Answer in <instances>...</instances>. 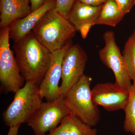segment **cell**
<instances>
[{
    "mask_svg": "<svg viewBox=\"0 0 135 135\" xmlns=\"http://www.w3.org/2000/svg\"><path fill=\"white\" fill-rule=\"evenodd\" d=\"M13 49L26 81L40 85L50 65L52 53L39 41L32 31L14 42Z\"/></svg>",
    "mask_w": 135,
    "mask_h": 135,
    "instance_id": "6da1fadb",
    "label": "cell"
},
{
    "mask_svg": "<svg viewBox=\"0 0 135 135\" xmlns=\"http://www.w3.org/2000/svg\"><path fill=\"white\" fill-rule=\"evenodd\" d=\"M76 30L55 8L49 11L33 29L36 38L51 53L71 42Z\"/></svg>",
    "mask_w": 135,
    "mask_h": 135,
    "instance_id": "7a4b0ae2",
    "label": "cell"
},
{
    "mask_svg": "<svg viewBox=\"0 0 135 135\" xmlns=\"http://www.w3.org/2000/svg\"><path fill=\"white\" fill-rule=\"evenodd\" d=\"M91 81V77L84 74L63 96L71 113L93 127L99 123L101 116L98 106L92 99Z\"/></svg>",
    "mask_w": 135,
    "mask_h": 135,
    "instance_id": "3957f363",
    "label": "cell"
},
{
    "mask_svg": "<svg viewBox=\"0 0 135 135\" xmlns=\"http://www.w3.org/2000/svg\"><path fill=\"white\" fill-rule=\"evenodd\" d=\"M39 85L32 81L25 84L15 93L13 101L2 114L3 120L9 127L27 123L42 103Z\"/></svg>",
    "mask_w": 135,
    "mask_h": 135,
    "instance_id": "277c9868",
    "label": "cell"
},
{
    "mask_svg": "<svg viewBox=\"0 0 135 135\" xmlns=\"http://www.w3.org/2000/svg\"><path fill=\"white\" fill-rule=\"evenodd\" d=\"M9 26L0 31V81L7 92L15 94L24 86L22 76L13 51L10 48Z\"/></svg>",
    "mask_w": 135,
    "mask_h": 135,
    "instance_id": "5b68a950",
    "label": "cell"
},
{
    "mask_svg": "<svg viewBox=\"0 0 135 135\" xmlns=\"http://www.w3.org/2000/svg\"><path fill=\"white\" fill-rule=\"evenodd\" d=\"M61 95L51 101L42 102L27 122L35 135H46L71 113Z\"/></svg>",
    "mask_w": 135,
    "mask_h": 135,
    "instance_id": "8992f818",
    "label": "cell"
},
{
    "mask_svg": "<svg viewBox=\"0 0 135 135\" xmlns=\"http://www.w3.org/2000/svg\"><path fill=\"white\" fill-rule=\"evenodd\" d=\"M114 36L112 31L104 33L105 46L99 51V58L102 63L112 71L115 77V83L123 89L129 91L133 84L131 82L132 80Z\"/></svg>",
    "mask_w": 135,
    "mask_h": 135,
    "instance_id": "52a82bcc",
    "label": "cell"
},
{
    "mask_svg": "<svg viewBox=\"0 0 135 135\" xmlns=\"http://www.w3.org/2000/svg\"><path fill=\"white\" fill-rule=\"evenodd\" d=\"M87 60L86 53L79 44L70 46L63 60L61 95H64L84 75Z\"/></svg>",
    "mask_w": 135,
    "mask_h": 135,
    "instance_id": "ba28073f",
    "label": "cell"
},
{
    "mask_svg": "<svg viewBox=\"0 0 135 135\" xmlns=\"http://www.w3.org/2000/svg\"><path fill=\"white\" fill-rule=\"evenodd\" d=\"M92 99L97 106L109 112L124 110L129 98V91L116 83H105L97 84L92 89Z\"/></svg>",
    "mask_w": 135,
    "mask_h": 135,
    "instance_id": "9c48e42d",
    "label": "cell"
},
{
    "mask_svg": "<svg viewBox=\"0 0 135 135\" xmlns=\"http://www.w3.org/2000/svg\"><path fill=\"white\" fill-rule=\"evenodd\" d=\"M72 44L71 42L62 48L52 53L50 65L39 85L41 95L47 101H53L61 95L59 83L62 78L63 59Z\"/></svg>",
    "mask_w": 135,
    "mask_h": 135,
    "instance_id": "30bf717a",
    "label": "cell"
},
{
    "mask_svg": "<svg viewBox=\"0 0 135 135\" xmlns=\"http://www.w3.org/2000/svg\"><path fill=\"white\" fill-rule=\"evenodd\" d=\"M56 4V0H46L38 9L12 23L9 26L10 38L17 42L30 33L46 13L55 8Z\"/></svg>",
    "mask_w": 135,
    "mask_h": 135,
    "instance_id": "8fae6325",
    "label": "cell"
},
{
    "mask_svg": "<svg viewBox=\"0 0 135 135\" xmlns=\"http://www.w3.org/2000/svg\"><path fill=\"white\" fill-rule=\"evenodd\" d=\"M30 0H0V27L9 26L31 12Z\"/></svg>",
    "mask_w": 135,
    "mask_h": 135,
    "instance_id": "7c38bea8",
    "label": "cell"
},
{
    "mask_svg": "<svg viewBox=\"0 0 135 135\" xmlns=\"http://www.w3.org/2000/svg\"><path fill=\"white\" fill-rule=\"evenodd\" d=\"M102 6L95 7L76 1L68 19L78 31L86 26H93V23L99 16Z\"/></svg>",
    "mask_w": 135,
    "mask_h": 135,
    "instance_id": "4fadbf2b",
    "label": "cell"
},
{
    "mask_svg": "<svg viewBox=\"0 0 135 135\" xmlns=\"http://www.w3.org/2000/svg\"><path fill=\"white\" fill-rule=\"evenodd\" d=\"M97 130L71 113L58 127L46 135H97Z\"/></svg>",
    "mask_w": 135,
    "mask_h": 135,
    "instance_id": "5bb4252c",
    "label": "cell"
},
{
    "mask_svg": "<svg viewBox=\"0 0 135 135\" xmlns=\"http://www.w3.org/2000/svg\"><path fill=\"white\" fill-rule=\"evenodd\" d=\"M124 16L114 0H107L102 5L99 16L93 23V26L105 25L114 27Z\"/></svg>",
    "mask_w": 135,
    "mask_h": 135,
    "instance_id": "9a60e30c",
    "label": "cell"
},
{
    "mask_svg": "<svg viewBox=\"0 0 135 135\" xmlns=\"http://www.w3.org/2000/svg\"><path fill=\"white\" fill-rule=\"evenodd\" d=\"M129 96L123 110L125 113L123 128L127 133L135 135V84L129 89Z\"/></svg>",
    "mask_w": 135,
    "mask_h": 135,
    "instance_id": "2e32d148",
    "label": "cell"
},
{
    "mask_svg": "<svg viewBox=\"0 0 135 135\" xmlns=\"http://www.w3.org/2000/svg\"><path fill=\"white\" fill-rule=\"evenodd\" d=\"M122 55L131 80L135 84V39L133 35L126 42Z\"/></svg>",
    "mask_w": 135,
    "mask_h": 135,
    "instance_id": "e0dca14e",
    "label": "cell"
},
{
    "mask_svg": "<svg viewBox=\"0 0 135 135\" xmlns=\"http://www.w3.org/2000/svg\"><path fill=\"white\" fill-rule=\"evenodd\" d=\"M56 1L55 9L60 15L68 19L70 11L77 0H56Z\"/></svg>",
    "mask_w": 135,
    "mask_h": 135,
    "instance_id": "ac0fdd59",
    "label": "cell"
},
{
    "mask_svg": "<svg viewBox=\"0 0 135 135\" xmlns=\"http://www.w3.org/2000/svg\"><path fill=\"white\" fill-rule=\"evenodd\" d=\"M124 16L130 12L135 5L134 0H114Z\"/></svg>",
    "mask_w": 135,
    "mask_h": 135,
    "instance_id": "d6986e66",
    "label": "cell"
},
{
    "mask_svg": "<svg viewBox=\"0 0 135 135\" xmlns=\"http://www.w3.org/2000/svg\"><path fill=\"white\" fill-rule=\"evenodd\" d=\"M107 0H77V1H79L80 2L95 7L101 6Z\"/></svg>",
    "mask_w": 135,
    "mask_h": 135,
    "instance_id": "ffe728a7",
    "label": "cell"
},
{
    "mask_svg": "<svg viewBox=\"0 0 135 135\" xmlns=\"http://www.w3.org/2000/svg\"><path fill=\"white\" fill-rule=\"evenodd\" d=\"M46 0H30L31 11H33L41 7Z\"/></svg>",
    "mask_w": 135,
    "mask_h": 135,
    "instance_id": "44dd1931",
    "label": "cell"
},
{
    "mask_svg": "<svg viewBox=\"0 0 135 135\" xmlns=\"http://www.w3.org/2000/svg\"><path fill=\"white\" fill-rule=\"evenodd\" d=\"M21 124L10 127L9 130L7 135H18V129Z\"/></svg>",
    "mask_w": 135,
    "mask_h": 135,
    "instance_id": "7402d4cb",
    "label": "cell"
},
{
    "mask_svg": "<svg viewBox=\"0 0 135 135\" xmlns=\"http://www.w3.org/2000/svg\"><path fill=\"white\" fill-rule=\"evenodd\" d=\"M133 36H134V38L135 39V30L134 31V33H133Z\"/></svg>",
    "mask_w": 135,
    "mask_h": 135,
    "instance_id": "603a6c76",
    "label": "cell"
},
{
    "mask_svg": "<svg viewBox=\"0 0 135 135\" xmlns=\"http://www.w3.org/2000/svg\"><path fill=\"white\" fill-rule=\"evenodd\" d=\"M134 1H135V0H134Z\"/></svg>",
    "mask_w": 135,
    "mask_h": 135,
    "instance_id": "cb8c5ba5",
    "label": "cell"
}]
</instances>
